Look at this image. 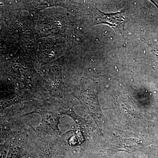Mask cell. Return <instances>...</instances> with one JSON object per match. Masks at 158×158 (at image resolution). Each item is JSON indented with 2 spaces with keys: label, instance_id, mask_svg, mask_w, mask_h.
Wrapping results in <instances>:
<instances>
[{
  "label": "cell",
  "instance_id": "obj_1",
  "mask_svg": "<svg viewBox=\"0 0 158 158\" xmlns=\"http://www.w3.org/2000/svg\"><path fill=\"white\" fill-rule=\"evenodd\" d=\"M95 19L97 23L106 24L119 33L124 30L125 24L127 22V19L124 15V11L106 14L96 9Z\"/></svg>",
  "mask_w": 158,
  "mask_h": 158
}]
</instances>
